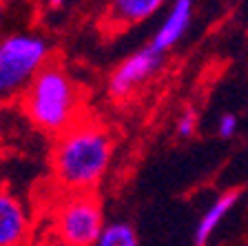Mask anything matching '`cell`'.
<instances>
[{
	"label": "cell",
	"instance_id": "obj_1",
	"mask_svg": "<svg viewBox=\"0 0 248 246\" xmlns=\"http://www.w3.org/2000/svg\"><path fill=\"white\" fill-rule=\"evenodd\" d=\"M115 138L98 118L82 115L76 124L56 135L49 153L51 178L58 191L84 193L95 191L113 162Z\"/></svg>",
	"mask_w": 248,
	"mask_h": 246
},
{
	"label": "cell",
	"instance_id": "obj_2",
	"mask_svg": "<svg viewBox=\"0 0 248 246\" xmlns=\"http://www.w3.org/2000/svg\"><path fill=\"white\" fill-rule=\"evenodd\" d=\"M20 104L29 122L46 135H60L87 115L84 93L60 60H49L22 91Z\"/></svg>",
	"mask_w": 248,
	"mask_h": 246
},
{
	"label": "cell",
	"instance_id": "obj_3",
	"mask_svg": "<svg viewBox=\"0 0 248 246\" xmlns=\"http://www.w3.org/2000/svg\"><path fill=\"white\" fill-rule=\"evenodd\" d=\"M49 60H53L51 45L40 33L20 31L0 38V100L22 96Z\"/></svg>",
	"mask_w": 248,
	"mask_h": 246
},
{
	"label": "cell",
	"instance_id": "obj_4",
	"mask_svg": "<svg viewBox=\"0 0 248 246\" xmlns=\"http://www.w3.org/2000/svg\"><path fill=\"white\" fill-rule=\"evenodd\" d=\"M51 235L69 246H91L100 235L107 215L95 191L64 193L60 191L49 209Z\"/></svg>",
	"mask_w": 248,
	"mask_h": 246
},
{
	"label": "cell",
	"instance_id": "obj_5",
	"mask_svg": "<svg viewBox=\"0 0 248 246\" xmlns=\"http://www.w3.org/2000/svg\"><path fill=\"white\" fill-rule=\"evenodd\" d=\"M164 62H166V53L153 49L151 45L142 47V49H135L122 62H118V67L108 76V82H107L108 98L115 100V102L129 100L133 93H138L140 89L144 84H149L162 71Z\"/></svg>",
	"mask_w": 248,
	"mask_h": 246
},
{
	"label": "cell",
	"instance_id": "obj_6",
	"mask_svg": "<svg viewBox=\"0 0 248 246\" xmlns=\"http://www.w3.org/2000/svg\"><path fill=\"white\" fill-rule=\"evenodd\" d=\"M164 5L166 0H107L100 14V27L104 33H120L151 20Z\"/></svg>",
	"mask_w": 248,
	"mask_h": 246
},
{
	"label": "cell",
	"instance_id": "obj_7",
	"mask_svg": "<svg viewBox=\"0 0 248 246\" xmlns=\"http://www.w3.org/2000/svg\"><path fill=\"white\" fill-rule=\"evenodd\" d=\"M33 220L27 204L7 186H0V246H25L31 240Z\"/></svg>",
	"mask_w": 248,
	"mask_h": 246
},
{
	"label": "cell",
	"instance_id": "obj_8",
	"mask_svg": "<svg viewBox=\"0 0 248 246\" xmlns=\"http://www.w3.org/2000/svg\"><path fill=\"white\" fill-rule=\"evenodd\" d=\"M191 20H193V0H173V5L169 7L164 20L155 29L149 45L162 53H169L186 36V31L191 27Z\"/></svg>",
	"mask_w": 248,
	"mask_h": 246
},
{
	"label": "cell",
	"instance_id": "obj_9",
	"mask_svg": "<svg viewBox=\"0 0 248 246\" xmlns=\"http://www.w3.org/2000/svg\"><path fill=\"white\" fill-rule=\"evenodd\" d=\"M242 191L239 189H228L224 193H219L211 204L206 206V211L202 213V217L197 220L195 231H193V244L195 246H208L213 240V235L217 233L219 224L228 217V213H232V209L239 204Z\"/></svg>",
	"mask_w": 248,
	"mask_h": 246
},
{
	"label": "cell",
	"instance_id": "obj_10",
	"mask_svg": "<svg viewBox=\"0 0 248 246\" xmlns=\"http://www.w3.org/2000/svg\"><path fill=\"white\" fill-rule=\"evenodd\" d=\"M91 246H140L138 229L129 220H107Z\"/></svg>",
	"mask_w": 248,
	"mask_h": 246
},
{
	"label": "cell",
	"instance_id": "obj_11",
	"mask_svg": "<svg viewBox=\"0 0 248 246\" xmlns=\"http://www.w3.org/2000/svg\"><path fill=\"white\" fill-rule=\"evenodd\" d=\"M197 127H200V115H197L195 107H184L177 115L175 122V133L180 135L182 140H191L193 135L197 133Z\"/></svg>",
	"mask_w": 248,
	"mask_h": 246
},
{
	"label": "cell",
	"instance_id": "obj_12",
	"mask_svg": "<svg viewBox=\"0 0 248 246\" xmlns=\"http://www.w3.org/2000/svg\"><path fill=\"white\" fill-rule=\"evenodd\" d=\"M215 131H217V135H219L222 140H232L235 135H237V131H239V118L232 111L222 113V115L217 118Z\"/></svg>",
	"mask_w": 248,
	"mask_h": 246
},
{
	"label": "cell",
	"instance_id": "obj_13",
	"mask_svg": "<svg viewBox=\"0 0 248 246\" xmlns=\"http://www.w3.org/2000/svg\"><path fill=\"white\" fill-rule=\"evenodd\" d=\"M38 246H69V244H64V242H60L58 237H53V235H46L42 242H38Z\"/></svg>",
	"mask_w": 248,
	"mask_h": 246
},
{
	"label": "cell",
	"instance_id": "obj_14",
	"mask_svg": "<svg viewBox=\"0 0 248 246\" xmlns=\"http://www.w3.org/2000/svg\"><path fill=\"white\" fill-rule=\"evenodd\" d=\"M69 0H46V5L51 7V9H60L62 5H67Z\"/></svg>",
	"mask_w": 248,
	"mask_h": 246
}]
</instances>
